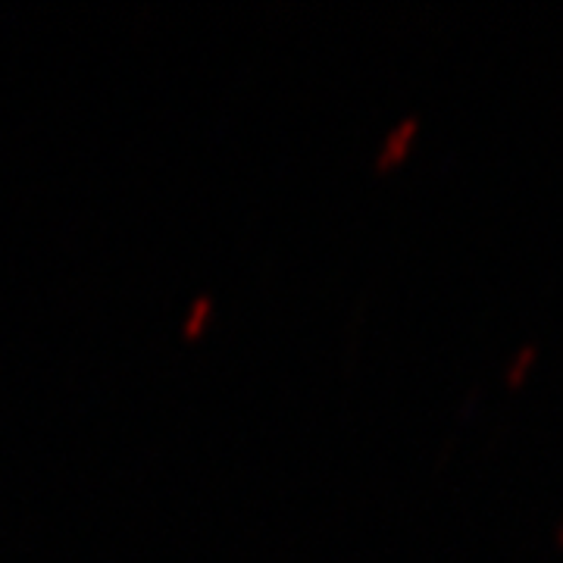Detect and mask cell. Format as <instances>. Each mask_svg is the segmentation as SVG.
<instances>
[{
  "instance_id": "7a4b0ae2",
  "label": "cell",
  "mask_w": 563,
  "mask_h": 563,
  "mask_svg": "<svg viewBox=\"0 0 563 563\" xmlns=\"http://www.w3.org/2000/svg\"><path fill=\"white\" fill-rule=\"evenodd\" d=\"M539 344H523V347H517L514 351V357L507 361V369H504V383L510 385V388H520V385L532 376V369H536V363H539Z\"/></svg>"
},
{
  "instance_id": "6da1fadb",
  "label": "cell",
  "mask_w": 563,
  "mask_h": 563,
  "mask_svg": "<svg viewBox=\"0 0 563 563\" xmlns=\"http://www.w3.org/2000/svg\"><path fill=\"white\" fill-rule=\"evenodd\" d=\"M417 139H420V117H404V120L385 135L383 144H379V151H376V169L385 173V169L401 166V163L410 157Z\"/></svg>"
},
{
  "instance_id": "3957f363",
  "label": "cell",
  "mask_w": 563,
  "mask_h": 563,
  "mask_svg": "<svg viewBox=\"0 0 563 563\" xmlns=\"http://www.w3.org/2000/svg\"><path fill=\"white\" fill-rule=\"evenodd\" d=\"M213 313H217V303H213V298H210V295H198L195 303L188 307L185 320H181V335H185V339H198L203 329L210 325Z\"/></svg>"
},
{
  "instance_id": "277c9868",
  "label": "cell",
  "mask_w": 563,
  "mask_h": 563,
  "mask_svg": "<svg viewBox=\"0 0 563 563\" xmlns=\"http://www.w3.org/2000/svg\"><path fill=\"white\" fill-rule=\"evenodd\" d=\"M554 544H558V548H563V520L558 523V529H554Z\"/></svg>"
}]
</instances>
